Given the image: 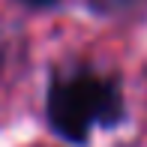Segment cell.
Instances as JSON below:
<instances>
[{
  "label": "cell",
  "mask_w": 147,
  "mask_h": 147,
  "mask_svg": "<svg viewBox=\"0 0 147 147\" xmlns=\"http://www.w3.org/2000/svg\"><path fill=\"white\" fill-rule=\"evenodd\" d=\"M48 123L66 141H87L93 126H114L123 117L117 84L93 72L60 75L48 90Z\"/></svg>",
  "instance_id": "1"
},
{
  "label": "cell",
  "mask_w": 147,
  "mask_h": 147,
  "mask_svg": "<svg viewBox=\"0 0 147 147\" xmlns=\"http://www.w3.org/2000/svg\"><path fill=\"white\" fill-rule=\"evenodd\" d=\"M21 3H27V6H54L57 0H21Z\"/></svg>",
  "instance_id": "2"
}]
</instances>
